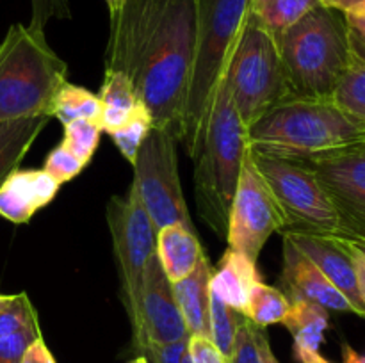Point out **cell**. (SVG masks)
I'll return each instance as SVG.
<instances>
[{"mask_svg": "<svg viewBox=\"0 0 365 363\" xmlns=\"http://www.w3.org/2000/svg\"><path fill=\"white\" fill-rule=\"evenodd\" d=\"M109 16L106 70L127 75L153 127L180 141L195 59L196 0H123Z\"/></svg>", "mask_w": 365, "mask_h": 363, "instance_id": "1", "label": "cell"}, {"mask_svg": "<svg viewBox=\"0 0 365 363\" xmlns=\"http://www.w3.org/2000/svg\"><path fill=\"white\" fill-rule=\"evenodd\" d=\"M248 144L264 155L303 160L365 144V127L334 98L289 96L248 128Z\"/></svg>", "mask_w": 365, "mask_h": 363, "instance_id": "2", "label": "cell"}, {"mask_svg": "<svg viewBox=\"0 0 365 363\" xmlns=\"http://www.w3.org/2000/svg\"><path fill=\"white\" fill-rule=\"evenodd\" d=\"M248 148V127L239 116L225 77L191 157L198 214L221 238L227 237L228 212Z\"/></svg>", "mask_w": 365, "mask_h": 363, "instance_id": "3", "label": "cell"}, {"mask_svg": "<svg viewBox=\"0 0 365 363\" xmlns=\"http://www.w3.org/2000/svg\"><path fill=\"white\" fill-rule=\"evenodd\" d=\"M252 6L253 0H196L195 59L180 127V141L189 157L195 155Z\"/></svg>", "mask_w": 365, "mask_h": 363, "instance_id": "4", "label": "cell"}, {"mask_svg": "<svg viewBox=\"0 0 365 363\" xmlns=\"http://www.w3.org/2000/svg\"><path fill=\"white\" fill-rule=\"evenodd\" d=\"M277 43L292 96L331 98L351 57L344 14L319 4Z\"/></svg>", "mask_w": 365, "mask_h": 363, "instance_id": "5", "label": "cell"}, {"mask_svg": "<svg viewBox=\"0 0 365 363\" xmlns=\"http://www.w3.org/2000/svg\"><path fill=\"white\" fill-rule=\"evenodd\" d=\"M66 75V63L50 48L43 28L11 25L0 43V121L50 116Z\"/></svg>", "mask_w": 365, "mask_h": 363, "instance_id": "6", "label": "cell"}, {"mask_svg": "<svg viewBox=\"0 0 365 363\" xmlns=\"http://www.w3.org/2000/svg\"><path fill=\"white\" fill-rule=\"evenodd\" d=\"M232 100L246 127L292 96L277 36L250 14L225 73Z\"/></svg>", "mask_w": 365, "mask_h": 363, "instance_id": "7", "label": "cell"}, {"mask_svg": "<svg viewBox=\"0 0 365 363\" xmlns=\"http://www.w3.org/2000/svg\"><path fill=\"white\" fill-rule=\"evenodd\" d=\"M253 160L285 219L284 231L342 237L334 203L307 164L253 152Z\"/></svg>", "mask_w": 365, "mask_h": 363, "instance_id": "8", "label": "cell"}, {"mask_svg": "<svg viewBox=\"0 0 365 363\" xmlns=\"http://www.w3.org/2000/svg\"><path fill=\"white\" fill-rule=\"evenodd\" d=\"M177 142L166 128L152 127L132 164V185L157 231L175 223L195 230L178 174Z\"/></svg>", "mask_w": 365, "mask_h": 363, "instance_id": "9", "label": "cell"}, {"mask_svg": "<svg viewBox=\"0 0 365 363\" xmlns=\"http://www.w3.org/2000/svg\"><path fill=\"white\" fill-rule=\"evenodd\" d=\"M107 224L120 269L123 305L132 324L138 315L143 273L150 258L155 255L157 246V228L143 206L134 185H130L127 196H114L110 199L107 205Z\"/></svg>", "mask_w": 365, "mask_h": 363, "instance_id": "10", "label": "cell"}, {"mask_svg": "<svg viewBox=\"0 0 365 363\" xmlns=\"http://www.w3.org/2000/svg\"><path fill=\"white\" fill-rule=\"evenodd\" d=\"M285 230V219L271 189L259 173L252 148L246 152L237 189L228 212V249L257 262L260 251L274 231Z\"/></svg>", "mask_w": 365, "mask_h": 363, "instance_id": "11", "label": "cell"}, {"mask_svg": "<svg viewBox=\"0 0 365 363\" xmlns=\"http://www.w3.org/2000/svg\"><path fill=\"white\" fill-rule=\"evenodd\" d=\"M316 173L334 203L342 237L365 241V148L364 144L298 160Z\"/></svg>", "mask_w": 365, "mask_h": 363, "instance_id": "12", "label": "cell"}, {"mask_svg": "<svg viewBox=\"0 0 365 363\" xmlns=\"http://www.w3.org/2000/svg\"><path fill=\"white\" fill-rule=\"evenodd\" d=\"M132 331L138 352L146 345H170L189 338L184 317L175 298L173 283L160 267L157 253L150 258L143 273L138 315L132 322Z\"/></svg>", "mask_w": 365, "mask_h": 363, "instance_id": "13", "label": "cell"}, {"mask_svg": "<svg viewBox=\"0 0 365 363\" xmlns=\"http://www.w3.org/2000/svg\"><path fill=\"white\" fill-rule=\"evenodd\" d=\"M284 235L346 295L355 308V315L365 319V302L359 290L355 265L344 242L339 237L298 231H284Z\"/></svg>", "mask_w": 365, "mask_h": 363, "instance_id": "14", "label": "cell"}, {"mask_svg": "<svg viewBox=\"0 0 365 363\" xmlns=\"http://www.w3.org/2000/svg\"><path fill=\"white\" fill-rule=\"evenodd\" d=\"M282 283L289 301L307 299L323 306L328 312L331 310L341 313H355V308L346 299V295L285 235Z\"/></svg>", "mask_w": 365, "mask_h": 363, "instance_id": "15", "label": "cell"}, {"mask_svg": "<svg viewBox=\"0 0 365 363\" xmlns=\"http://www.w3.org/2000/svg\"><path fill=\"white\" fill-rule=\"evenodd\" d=\"M61 185L41 169H20L0 185V217L25 224L38 210L56 198Z\"/></svg>", "mask_w": 365, "mask_h": 363, "instance_id": "16", "label": "cell"}, {"mask_svg": "<svg viewBox=\"0 0 365 363\" xmlns=\"http://www.w3.org/2000/svg\"><path fill=\"white\" fill-rule=\"evenodd\" d=\"M157 258L171 283L184 280L205 255L196 230L184 224H168L157 231Z\"/></svg>", "mask_w": 365, "mask_h": 363, "instance_id": "17", "label": "cell"}, {"mask_svg": "<svg viewBox=\"0 0 365 363\" xmlns=\"http://www.w3.org/2000/svg\"><path fill=\"white\" fill-rule=\"evenodd\" d=\"M214 267L210 265L209 256L203 255L198 265L189 276L173 283L175 298L178 308L184 317L185 327L191 335L209 337V305H210V281H212Z\"/></svg>", "mask_w": 365, "mask_h": 363, "instance_id": "18", "label": "cell"}, {"mask_svg": "<svg viewBox=\"0 0 365 363\" xmlns=\"http://www.w3.org/2000/svg\"><path fill=\"white\" fill-rule=\"evenodd\" d=\"M257 281H260L257 262H252L248 256L227 248L225 255L221 256L220 265L214 269L210 288L221 301L245 313L250 290Z\"/></svg>", "mask_w": 365, "mask_h": 363, "instance_id": "19", "label": "cell"}, {"mask_svg": "<svg viewBox=\"0 0 365 363\" xmlns=\"http://www.w3.org/2000/svg\"><path fill=\"white\" fill-rule=\"evenodd\" d=\"M282 324L291 331L296 358L305 363L310 356L319 352L324 331L330 326V317L328 310L323 306L307 299H294L291 301V308Z\"/></svg>", "mask_w": 365, "mask_h": 363, "instance_id": "20", "label": "cell"}, {"mask_svg": "<svg viewBox=\"0 0 365 363\" xmlns=\"http://www.w3.org/2000/svg\"><path fill=\"white\" fill-rule=\"evenodd\" d=\"M50 120L52 117L43 114L0 121V185L18 169L24 157Z\"/></svg>", "mask_w": 365, "mask_h": 363, "instance_id": "21", "label": "cell"}, {"mask_svg": "<svg viewBox=\"0 0 365 363\" xmlns=\"http://www.w3.org/2000/svg\"><path fill=\"white\" fill-rule=\"evenodd\" d=\"M98 98L102 102L100 125H102V130L109 135L123 127L141 103L130 78L121 71L114 70H106L103 73Z\"/></svg>", "mask_w": 365, "mask_h": 363, "instance_id": "22", "label": "cell"}, {"mask_svg": "<svg viewBox=\"0 0 365 363\" xmlns=\"http://www.w3.org/2000/svg\"><path fill=\"white\" fill-rule=\"evenodd\" d=\"M50 116L57 117L63 125L75 120H89L100 123L102 102L95 93L66 82L53 96L52 105H50Z\"/></svg>", "mask_w": 365, "mask_h": 363, "instance_id": "23", "label": "cell"}, {"mask_svg": "<svg viewBox=\"0 0 365 363\" xmlns=\"http://www.w3.org/2000/svg\"><path fill=\"white\" fill-rule=\"evenodd\" d=\"M289 308H291V301L287 299V295L271 285L262 283L260 280L250 290L245 317L252 320L255 326L267 327L284 322Z\"/></svg>", "mask_w": 365, "mask_h": 363, "instance_id": "24", "label": "cell"}, {"mask_svg": "<svg viewBox=\"0 0 365 363\" xmlns=\"http://www.w3.org/2000/svg\"><path fill=\"white\" fill-rule=\"evenodd\" d=\"M331 98L346 114L365 127V63L353 53Z\"/></svg>", "mask_w": 365, "mask_h": 363, "instance_id": "25", "label": "cell"}, {"mask_svg": "<svg viewBox=\"0 0 365 363\" xmlns=\"http://www.w3.org/2000/svg\"><path fill=\"white\" fill-rule=\"evenodd\" d=\"M242 317H245V313L237 312L235 308L228 306L227 302H223L217 295H214L210 292L209 338L220 349L225 358H228V354H230L235 333H237V327L241 324Z\"/></svg>", "mask_w": 365, "mask_h": 363, "instance_id": "26", "label": "cell"}, {"mask_svg": "<svg viewBox=\"0 0 365 363\" xmlns=\"http://www.w3.org/2000/svg\"><path fill=\"white\" fill-rule=\"evenodd\" d=\"M319 4L323 2L321 0H273L253 13L274 36H278L285 28L302 20L309 11H312Z\"/></svg>", "mask_w": 365, "mask_h": 363, "instance_id": "27", "label": "cell"}, {"mask_svg": "<svg viewBox=\"0 0 365 363\" xmlns=\"http://www.w3.org/2000/svg\"><path fill=\"white\" fill-rule=\"evenodd\" d=\"M39 322L38 313L25 292L0 294V338Z\"/></svg>", "mask_w": 365, "mask_h": 363, "instance_id": "28", "label": "cell"}, {"mask_svg": "<svg viewBox=\"0 0 365 363\" xmlns=\"http://www.w3.org/2000/svg\"><path fill=\"white\" fill-rule=\"evenodd\" d=\"M63 127L64 135L61 144L68 152L73 153L77 159H81L82 162L89 164V160L93 159V153L98 148L100 134L103 132L102 125L89 120H75L63 125Z\"/></svg>", "mask_w": 365, "mask_h": 363, "instance_id": "29", "label": "cell"}, {"mask_svg": "<svg viewBox=\"0 0 365 363\" xmlns=\"http://www.w3.org/2000/svg\"><path fill=\"white\" fill-rule=\"evenodd\" d=\"M153 123L152 117H150L148 110L143 103H139V107L135 109V112L132 114L130 120L123 125L121 128H118L116 132L110 134L114 144L118 146V149L121 152V155L128 160L130 164H134L135 155H138L139 148H141L143 141L148 135V132L152 130Z\"/></svg>", "mask_w": 365, "mask_h": 363, "instance_id": "30", "label": "cell"}, {"mask_svg": "<svg viewBox=\"0 0 365 363\" xmlns=\"http://www.w3.org/2000/svg\"><path fill=\"white\" fill-rule=\"evenodd\" d=\"M86 166H88V164L82 162V160L77 159L73 153L68 152L63 144H59L48 153V157H46L45 160V166H43V171L48 173L57 184L63 185L66 184V182L73 180L77 174H81Z\"/></svg>", "mask_w": 365, "mask_h": 363, "instance_id": "31", "label": "cell"}, {"mask_svg": "<svg viewBox=\"0 0 365 363\" xmlns=\"http://www.w3.org/2000/svg\"><path fill=\"white\" fill-rule=\"evenodd\" d=\"M227 363H262L259 345L255 340V324L246 317H242L241 324H239Z\"/></svg>", "mask_w": 365, "mask_h": 363, "instance_id": "32", "label": "cell"}, {"mask_svg": "<svg viewBox=\"0 0 365 363\" xmlns=\"http://www.w3.org/2000/svg\"><path fill=\"white\" fill-rule=\"evenodd\" d=\"M38 337H41L39 322L0 338V363H20L24 352Z\"/></svg>", "mask_w": 365, "mask_h": 363, "instance_id": "33", "label": "cell"}, {"mask_svg": "<svg viewBox=\"0 0 365 363\" xmlns=\"http://www.w3.org/2000/svg\"><path fill=\"white\" fill-rule=\"evenodd\" d=\"M187 340L170 345H146L141 351V354L146 356L150 363H191L187 351Z\"/></svg>", "mask_w": 365, "mask_h": 363, "instance_id": "34", "label": "cell"}, {"mask_svg": "<svg viewBox=\"0 0 365 363\" xmlns=\"http://www.w3.org/2000/svg\"><path fill=\"white\" fill-rule=\"evenodd\" d=\"M187 351L191 363H227V358L214 345L209 337L191 335L187 340Z\"/></svg>", "mask_w": 365, "mask_h": 363, "instance_id": "35", "label": "cell"}, {"mask_svg": "<svg viewBox=\"0 0 365 363\" xmlns=\"http://www.w3.org/2000/svg\"><path fill=\"white\" fill-rule=\"evenodd\" d=\"M50 18H70L68 0H32L31 27L43 28Z\"/></svg>", "mask_w": 365, "mask_h": 363, "instance_id": "36", "label": "cell"}, {"mask_svg": "<svg viewBox=\"0 0 365 363\" xmlns=\"http://www.w3.org/2000/svg\"><path fill=\"white\" fill-rule=\"evenodd\" d=\"M348 27L349 50L356 59L365 63V14L342 13Z\"/></svg>", "mask_w": 365, "mask_h": 363, "instance_id": "37", "label": "cell"}, {"mask_svg": "<svg viewBox=\"0 0 365 363\" xmlns=\"http://www.w3.org/2000/svg\"><path fill=\"white\" fill-rule=\"evenodd\" d=\"M341 238L342 242H344L346 249H348L349 256H351L353 260V265H355V273H356V280H359V290H360V295H362L364 302H365V249L360 248V246H356L355 242L348 241V238Z\"/></svg>", "mask_w": 365, "mask_h": 363, "instance_id": "38", "label": "cell"}, {"mask_svg": "<svg viewBox=\"0 0 365 363\" xmlns=\"http://www.w3.org/2000/svg\"><path fill=\"white\" fill-rule=\"evenodd\" d=\"M20 363H56L52 352L46 347L45 340H43V335L36 338V340L29 345L27 351L21 356Z\"/></svg>", "mask_w": 365, "mask_h": 363, "instance_id": "39", "label": "cell"}, {"mask_svg": "<svg viewBox=\"0 0 365 363\" xmlns=\"http://www.w3.org/2000/svg\"><path fill=\"white\" fill-rule=\"evenodd\" d=\"M255 340L257 345H259V351H260V358H262V363H280L274 356L273 349H271L269 344V338H267L266 331L264 327L255 326Z\"/></svg>", "mask_w": 365, "mask_h": 363, "instance_id": "40", "label": "cell"}, {"mask_svg": "<svg viewBox=\"0 0 365 363\" xmlns=\"http://www.w3.org/2000/svg\"><path fill=\"white\" fill-rule=\"evenodd\" d=\"M342 363H365V354L355 351L349 344H342Z\"/></svg>", "mask_w": 365, "mask_h": 363, "instance_id": "41", "label": "cell"}, {"mask_svg": "<svg viewBox=\"0 0 365 363\" xmlns=\"http://www.w3.org/2000/svg\"><path fill=\"white\" fill-rule=\"evenodd\" d=\"M121 2H123V0H106L107 7H109V14L116 13V11H118V9H120Z\"/></svg>", "mask_w": 365, "mask_h": 363, "instance_id": "42", "label": "cell"}, {"mask_svg": "<svg viewBox=\"0 0 365 363\" xmlns=\"http://www.w3.org/2000/svg\"><path fill=\"white\" fill-rule=\"evenodd\" d=\"M305 363H334V362H330V359H327V358H324V356H321L319 352H317V354L310 356V358L307 359Z\"/></svg>", "mask_w": 365, "mask_h": 363, "instance_id": "43", "label": "cell"}, {"mask_svg": "<svg viewBox=\"0 0 365 363\" xmlns=\"http://www.w3.org/2000/svg\"><path fill=\"white\" fill-rule=\"evenodd\" d=\"M269 2H273V0H253V6H252V11H257L260 9V7L267 6Z\"/></svg>", "mask_w": 365, "mask_h": 363, "instance_id": "44", "label": "cell"}, {"mask_svg": "<svg viewBox=\"0 0 365 363\" xmlns=\"http://www.w3.org/2000/svg\"><path fill=\"white\" fill-rule=\"evenodd\" d=\"M130 363H150V359L146 358V356H143V354H139L138 358L134 359V362H130Z\"/></svg>", "mask_w": 365, "mask_h": 363, "instance_id": "45", "label": "cell"}, {"mask_svg": "<svg viewBox=\"0 0 365 363\" xmlns=\"http://www.w3.org/2000/svg\"><path fill=\"white\" fill-rule=\"evenodd\" d=\"M342 238H344V237H342ZM348 241H349V238H348ZM351 242H355L356 246H360V248L365 249V241H351Z\"/></svg>", "mask_w": 365, "mask_h": 363, "instance_id": "46", "label": "cell"}, {"mask_svg": "<svg viewBox=\"0 0 365 363\" xmlns=\"http://www.w3.org/2000/svg\"><path fill=\"white\" fill-rule=\"evenodd\" d=\"M364 148H365V144H364Z\"/></svg>", "mask_w": 365, "mask_h": 363, "instance_id": "47", "label": "cell"}]
</instances>
